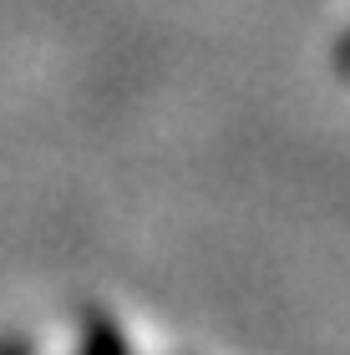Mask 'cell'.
<instances>
[{"label":"cell","instance_id":"obj_2","mask_svg":"<svg viewBox=\"0 0 350 355\" xmlns=\"http://www.w3.org/2000/svg\"><path fill=\"white\" fill-rule=\"evenodd\" d=\"M0 355H26V350H15V345H0Z\"/></svg>","mask_w":350,"mask_h":355},{"label":"cell","instance_id":"obj_1","mask_svg":"<svg viewBox=\"0 0 350 355\" xmlns=\"http://www.w3.org/2000/svg\"><path fill=\"white\" fill-rule=\"evenodd\" d=\"M87 355H122V345H117V335L107 330V325H91V335H87Z\"/></svg>","mask_w":350,"mask_h":355}]
</instances>
